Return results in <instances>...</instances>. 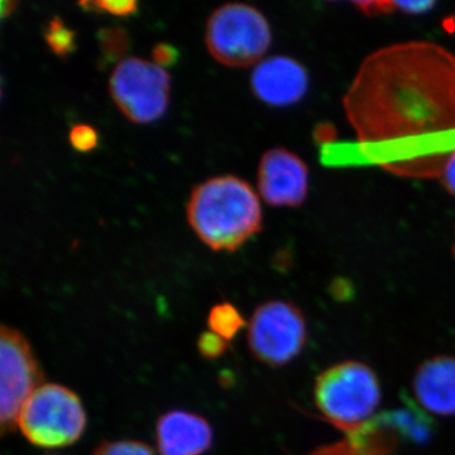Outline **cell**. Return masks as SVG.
I'll return each mask as SVG.
<instances>
[{"mask_svg":"<svg viewBox=\"0 0 455 455\" xmlns=\"http://www.w3.org/2000/svg\"><path fill=\"white\" fill-rule=\"evenodd\" d=\"M343 107L367 163L397 178L440 179L455 154V55L429 41L374 51Z\"/></svg>","mask_w":455,"mask_h":455,"instance_id":"1","label":"cell"},{"mask_svg":"<svg viewBox=\"0 0 455 455\" xmlns=\"http://www.w3.org/2000/svg\"><path fill=\"white\" fill-rule=\"evenodd\" d=\"M187 215L200 241L212 251L235 252L262 230L259 196L247 181L233 175L196 185Z\"/></svg>","mask_w":455,"mask_h":455,"instance_id":"2","label":"cell"},{"mask_svg":"<svg viewBox=\"0 0 455 455\" xmlns=\"http://www.w3.org/2000/svg\"><path fill=\"white\" fill-rule=\"evenodd\" d=\"M381 397L379 376L358 361L326 368L314 386V401L320 414L344 433L371 420Z\"/></svg>","mask_w":455,"mask_h":455,"instance_id":"3","label":"cell"},{"mask_svg":"<svg viewBox=\"0 0 455 455\" xmlns=\"http://www.w3.org/2000/svg\"><path fill=\"white\" fill-rule=\"evenodd\" d=\"M205 42L209 53L220 64L250 68L259 64L271 46V27L256 7L228 3L209 17Z\"/></svg>","mask_w":455,"mask_h":455,"instance_id":"4","label":"cell"},{"mask_svg":"<svg viewBox=\"0 0 455 455\" xmlns=\"http://www.w3.org/2000/svg\"><path fill=\"white\" fill-rule=\"evenodd\" d=\"M17 427L36 447H68L82 438L86 412L73 390L56 383H44L20 410Z\"/></svg>","mask_w":455,"mask_h":455,"instance_id":"5","label":"cell"},{"mask_svg":"<svg viewBox=\"0 0 455 455\" xmlns=\"http://www.w3.org/2000/svg\"><path fill=\"white\" fill-rule=\"evenodd\" d=\"M247 338L257 361L269 367H283L307 346V319L292 302L267 301L254 310Z\"/></svg>","mask_w":455,"mask_h":455,"instance_id":"6","label":"cell"},{"mask_svg":"<svg viewBox=\"0 0 455 455\" xmlns=\"http://www.w3.org/2000/svg\"><path fill=\"white\" fill-rule=\"evenodd\" d=\"M170 90L167 71L139 57H127L118 62L110 76V97L118 109L137 124L157 121L166 113Z\"/></svg>","mask_w":455,"mask_h":455,"instance_id":"7","label":"cell"},{"mask_svg":"<svg viewBox=\"0 0 455 455\" xmlns=\"http://www.w3.org/2000/svg\"><path fill=\"white\" fill-rule=\"evenodd\" d=\"M31 344L17 329L3 325L0 333V425L2 433L16 429L18 416L33 392L44 385Z\"/></svg>","mask_w":455,"mask_h":455,"instance_id":"8","label":"cell"},{"mask_svg":"<svg viewBox=\"0 0 455 455\" xmlns=\"http://www.w3.org/2000/svg\"><path fill=\"white\" fill-rule=\"evenodd\" d=\"M259 196L268 205L296 208L309 194V167L298 155L275 147L260 158L259 164Z\"/></svg>","mask_w":455,"mask_h":455,"instance_id":"9","label":"cell"},{"mask_svg":"<svg viewBox=\"0 0 455 455\" xmlns=\"http://www.w3.org/2000/svg\"><path fill=\"white\" fill-rule=\"evenodd\" d=\"M309 83L304 65L289 56L263 60L251 75L253 94L263 103L277 108L301 101L309 90Z\"/></svg>","mask_w":455,"mask_h":455,"instance_id":"10","label":"cell"},{"mask_svg":"<svg viewBox=\"0 0 455 455\" xmlns=\"http://www.w3.org/2000/svg\"><path fill=\"white\" fill-rule=\"evenodd\" d=\"M156 440L161 455H202L212 447V430L203 416L173 410L158 419Z\"/></svg>","mask_w":455,"mask_h":455,"instance_id":"11","label":"cell"},{"mask_svg":"<svg viewBox=\"0 0 455 455\" xmlns=\"http://www.w3.org/2000/svg\"><path fill=\"white\" fill-rule=\"evenodd\" d=\"M412 388L416 401L430 414L455 415V357L436 355L416 370Z\"/></svg>","mask_w":455,"mask_h":455,"instance_id":"12","label":"cell"},{"mask_svg":"<svg viewBox=\"0 0 455 455\" xmlns=\"http://www.w3.org/2000/svg\"><path fill=\"white\" fill-rule=\"evenodd\" d=\"M385 414L401 439L414 444H424L433 435V421L412 403Z\"/></svg>","mask_w":455,"mask_h":455,"instance_id":"13","label":"cell"},{"mask_svg":"<svg viewBox=\"0 0 455 455\" xmlns=\"http://www.w3.org/2000/svg\"><path fill=\"white\" fill-rule=\"evenodd\" d=\"M245 322L239 310L230 302H220L212 307L208 316L209 331L227 341L232 340L243 329Z\"/></svg>","mask_w":455,"mask_h":455,"instance_id":"14","label":"cell"},{"mask_svg":"<svg viewBox=\"0 0 455 455\" xmlns=\"http://www.w3.org/2000/svg\"><path fill=\"white\" fill-rule=\"evenodd\" d=\"M97 40L101 62L104 64L123 61L131 49L130 35L121 27H104L99 29Z\"/></svg>","mask_w":455,"mask_h":455,"instance_id":"15","label":"cell"},{"mask_svg":"<svg viewBox=\"0 0 455 455\" xmlns=\"http://www.w3.org/2000/svg\"><path fill=\"white\" fill-rule=\"evenodd\" d=\"M44 37L49 49L60 59H68V56L76 50L75 32L68 28L60 17L55 16L50 20L44 29Z\"/></svg>","mask_w":455,"mask_h":455,"instance_id":"16","label":"cell"},{"mask_svg":"<svg viewBox=\"0 0 455 455\" xmlns=\"http://www.w3.org/2000/svg\"><path fill=\"white\" fill-rule=\"evenodd\" d=\"M79 7L92 13H109L116 17H131L139 12L136 0H97V2H80Z\"/></svg>","mask_w":455,"mask_h":455,"instance_id":"17","label":"cell"},{"mask_svg":"<svg viewBox=\"0 0 455 455\" xmlns=\"http://www.w3.org/2000/svg\"><path fill=\"white\" fill-rule=\"evenodd\" d=\"M92 455H155L145 443L136 440H116L103 442L95 448Z\"/></svg>","mask_w":455,"mask_h":455,"instance_id":"18","label":"cell"},{"mask_svg":"<svg viewBox=\"0 0 455 455\" xmlns=\"http://www.w3.org/2000/svg\"><path fill=\"white\" fill-rule=\"evenodd\" d=\"M71 146L77 152H90L98 146V132L88 124L74 125L68 133Z\"/></svg>","mask_w":455,"mask_h":455,"instance_id":"19","label":"cell"},{"mask_svg":"<svg viewBox=\"0 0 455 455\" xmlns=\"http://www.w3.org/2000/svg\"><path fill=\"white\" fill-rule=\"evenodd\" d=\"M197 349L204 358L217 359L227 352L228 341L211 331H205L197 339Z\"/></svg>","mask_w":455,"mask_h":455,"instance_id":"20","label":"cell"},{"mask_svg":"<svg viewBox=\"0 0 455 455\" xmlns=\"http://www.w3.org/2000/svg\"><path fill=\"white\" fill-rule=\"evenodd\" d=\"M179 57V50L172 44L161 42L152 49V60H154L156 65L163 68H172V66L178 64Z\"/></svg>","mask_w":455,"mask_h":455,"instance_id":"21","label":"cell"},{"mask_svg":"<svg viewBox=\"0 0 455 455\" xmlns=\"http://www.w3.org/2000/svg\"><path fill=\"white\" fill-rule=\"evenodd\" d=\"M396 3V12H401V13L405 14H412V16H416V14H424L427 12L431 11L434 7H435V3L434 2H395Z\"/></svg>","mask_w":455,"mask_h":455,"instance_id":"22","label":"cell"},{"mask_svg":"<svg viewBox=\"0 0 455 455\" xmlns=\"http://www.w3.org/2000/svg\"><path fill=\"white\" fill-rule=\"evenodd\" d=\"M440 180H442L443 187L447 188L448 193L455 196V154L449 160L442 176H440Z\"/></svg>","mask_w":455,"mask_h":455,"instance_id":"23","label":"cell"},{"mask_svg":"<svg viewBox=\"0 0 455 455\" xmlns=\"http://www.w3.org/2000/svg\"><path fill=\"white\" fill-rule=\"evenodd\" d=\"M18 5H20V3L16 2V0H3L2 11H0L2 20H5V18L13 14V12L16 11Z\"/></svg>","mask_w":455,"mask_h":455,"instance_id":"24","label":"cell"},{"mask_svg":"<svg viewBox=\"0 0 455 455\" xmlns=\"http://www.w3.org/2000/svg\"><path fill=\"white\" fill-rule=\"evenodd\" d=\"M453 253H454V257H455V242H454V247H453Z\"/></svg>","mask_w":455,"mask_h":455,"instance_id":"25","label":"cell"}]
</instances>
